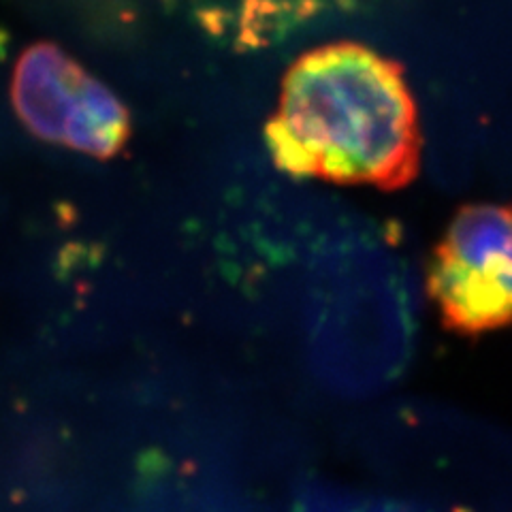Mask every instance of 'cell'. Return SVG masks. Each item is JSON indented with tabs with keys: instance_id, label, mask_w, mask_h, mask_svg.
Instances as JSON below:
<instances>
[{
	"instance_id": "cell-1",
	"label": "cell",
	"mask_w": 512,
	"mask_h": 512,
	"mask_svg": "<svg viewBox=\"0 0 512 512\" xmlns=\"http://www.w3.org/2000/svg\"><path fill=\"white\" fill-rule=\"evenodd\" d=\"M265 143L293 178L382 190L414 182L423 156L402 64L355 41L320 45L293 62Z\"/></svg>"
},
{
	"instance_id": "cell-2",
	"label": "cell",
	"mask_w": 512,
	"mask_h": 512,
	"mask_svg": "<svg viewBox=\"0 0 512 512\" xmlns=\"http://www.w3.org/2000/svg\"><path fill=\"white\" fill-rule=\"evenodd\" d=\"M427 295L457 335L512 327V203L461 207L431 250Z\"/></svg>"
},
{
	"instance_id": "cell-3",
	"label": "cell",
	"mask_w": 512,
	"mask_h": 512,
	"mask_svg": "<svg viewBox=\"0 0 512 512\" xmlns=\"http://www.w3.org/2000/svg\"><path fill=\"white\" fill-rule=\"evenodd\" d=\"M11 103L32 135L79 154L111 158L133 133L118 96L54 43L41 41L20 54Z\"/></svg>"
},
{
	"instance_id": "cell-4",
	"label": "cell",
	"mask_w": 512,
	"mask_h": 512,
	"mask_svg": "<svg viewBox=\"0 0 512 512\" xmlns=\"http://www.w3.org/2000/svg\"><path fill=\"white\" fill-rule=\"evenodd\" d=\"M205 30L239 45H261L306 22L333 0H169Z\"/></svg>"
}]
</instances>
